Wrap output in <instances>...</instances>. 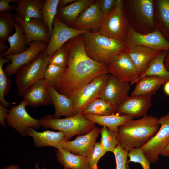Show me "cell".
Returning <instances> with one entry per match:
<instances>
[{
	"mask_svg": "<svg viewBox=\"0 0 169 169\" xmlns=\"http://www.w3.org/2000/svg\"><path fill=\"white\" fill-rule=\"evenodd\" d=\"M65 44L69 52L68 65L54 87L59 93L70 98L99 75L109 73L107 65L98 62L87 55L83 34L73 38Z\"/></svg>",
	"mask_w": 169,
	"mask_h": 169,
	"instance_id": "cell-1",
	"label": "cell"
},
{
	"mask_svg": "<svg viewBox=\"0 0 169 169\" xmlns=\"http://www.w3.org/2000/svg\"><path fill=\"white\" fill-rule=\"evenodd\" d=\"M160 125L159 118L152 115L128 121L118 128L117 135L119 144L128 151L141 148L156 134Z\"/></svg>",
	"mask_w": 169,
	"mask_h": 169,
	"instance_id": "cell-2",
	"label": "cell"
},
{
	"mask_svg": "<svg viewBox=\"0 0 169 169\" xmlns=\"http://www.w3.org/2000/svg\"><path fill=\"white\" fill-rule=\"evenodd\" d=\"M83 38L87 55L93 60L106 65L125 49V43L109 38L99 31H90L83 34Z\"/></svg>",
	"mask_w": 169,
	"mask_h": 169,
	"instance_id": "cell-3",
	"label": "cell"
},
{
	"mask_svg": "<svg viewBox=\"0 0 169 169\" xmlns=\"http://www.w3.org/2000/svg\"><path fill=\"white\" fill-rule=\"evenodd\" d=\"M123 1L129 25L134 30L146 34L156 29L154 21L153 0Z\"/></svg>",
	"mask_w": 169,
	"mask_h": 169,
	"instance_id": "cell-4",
	"label": "cell"
},
{
	"mask_svg": "<svg viewBox=\"0 0 169 169\" xmlns=\"http://www.w3.org/2000/svg\"><path fill=\"white\" fill-rule=\"evenodd\" d=\"M43 127L59 130L65 135L67 141L74 136L88 133L96 126V124L86 119L81 113L63 119L53 118L48 114L39 120Z\"/></svg>",
	"mask_w": 169,
	"mask_h": 169,
	"instance_id": "cell-5",
	"label": "cell"
},
{
	"mask_svg": "<svg viewBox=\"0 0 169 169\" xmlns=\"http://www.w3.org/2000/svg\"><path fill=\"white\" fill-rule=\"evenodd\" d=\"M52 56L45 50L28 64L21 67L16 74L15 81L18 95L23 96L27 91L35 83L44 79L46 69Z\"/></svg>",
	"mask_w": 169,
	"mask_h": 169,
	"instance_id": "cell-6",
	"label": "cell"
},
{
	"mask_svg": "<svg viewBox=\"0 0 169 169\" xmlns=\"http://www.w3.org/2000/svg\"><path fill=\"white\" fill-rule=\"evenodd\" d=\"M129 23L124 9L123 1L117 0L116 5L109 13L104 16L99 31L107 37L125 43Z\"/></svg>",
	"mask_w": 169,
	"mask_h": 169,
	"instance_id": "cell-7",
	"label": "cell"
},
{
	"mask_svg": "<svg viewBox=\"0 0 169 169\" xmlns=\"http://www.w3.org/2000/svg\"><path fill=\"white\" fill-rule=\"evenodd\" d=\"M110 75V74L99 75L70 98L73 104V116L81 113L86 106L99 98Z\"/></svg>",
	"mask_w": 169,
	"mask_h": 169,
	"instance_id": "cell-8",
	"label": "cell"
},
{
	"mask_svg": "<svg viewBox=\"0 0 169 169\" xmlns=\"http://www.w3.org/2000/svg\"><path fill=\"white\" fill-rule=\"evenodd\" d=\"M161 125L156 134L141 149L151 163L157 162L159 155L169 143V112L159 118Z\"/></svg>",
	"mask_w": 169,
	"mask_h": 169,
	"instance_id": "cell-9",
	"label": "cell"
},
{
	"mask_svg": "<svg viewBox=\"0 0 169 169\" xmlns=\"http://www.w3.org/2000/svg\"><path fill=\"white\" fill-rule=\"evenodd\" d=\"M107 66L109 73L121 82L129 83L131 85L140 79L134 63L124 50L114 57Z\"/></svg>",
	"mask_w": 169,
	"mask_h": 169,
	"instance_id": "cell-10",
	"label": "cell"
},
{
	"mask_svg": "<svg viewBox=\"0 0 169 169\" xmlns=\"http://www.w3.org/2000/svg\"><path fill=\"white\" fill-rule=\"evenodd\" d=\"M48 43L42 41H34L29 45L28 47L25 51L5 57L11 62L5 67V72L8 76L16 75L21 67L31 63L40 53L45 50Z\"/></svg>",
	"mask_w": 169,
	"mask_h": 169,
	"instance_id": "cell-11",
	"label": "cell"
},
{
	"mask_svg": "<svg viewBox=\"0 0 169 169\" xmlns=\"http://www.w3.org/2000/svg\"><path fill=\"white\" fill-rule=\"evenodd\" d=\"M53 27L50 38L45 49L47 54L51 56L70 39L90 31L80 30L69 27L62 22L57 15L54 19Z\"/></svg>",
	"mask_w": 169,
	"mask_h": 169,
	"instance_id": "cell-12",
	"label": "cell"
},
{
	"mask_svg": "<svg viewBox=\"0 0 169 169\" xmlns=\"http://www.w3.org/2000/svg\"><path fill=\"white\" fill-rule=\"evenodd\" d=\"M26 105L22 100L19 104L12 106L9 110L6 121L8 125L16 130L21 135H26L25 130L29 127L34 129L41 126L39 120L34 119L26 110Z\"/></svg>",
	"mask_w": 169,
	"mask_h": 169,
	"instance_id": "cell-13",
	"label": "cell"
},
{
	"mask_svg": "<svg viewBox=\"0 0 169 169\" xmlns=\"http://www.w3.org/2000/svg\"><path fill=\"white\" fill-rule=\"evenodd\" d=\"M125 42L169 52V41L157 29L151 32L142 34L136 31L129 25Z\"/></svg>",
	"mask_w": 169,
	"mask_h": 169,
	"instance_id": "cell-14",
	"label": "cell"
},
{
	"mask_svg": "<svg viewBox=\"0 0 169 169\" xmlns=\"http://www.w3.org/2000/svg\"><path fill=\"white\" fill-rule=\"evenodd\" d=\"M151 96L139 95L128 96L116 108V114L135 118L143 117L151 105Z\"/></svg>",
	"mask_w": 169,
	"mask_h": 169,
	"instance_id": "cell-15",
	"label": "cell"
},
{
	"mask_svg": "<svg viewBox=\"0 0 169 169\" xmlns=\"http://www.w3.org/2000/svg\"><path fill=\"white\" fill-rule=\"evenodd\" d=\"M131 85L129 83L121 82L110 74L99 98L109 102L116 108L129 96Z\"/></svg>",
	"mask_w": 169,
	"mask_h": 169,
	"instance_id": "cell-16",
	"label": "cell"
},
{
	"mask_svg": "<svg viewBox=\"0 0 169 169\" xmlns=\"http://www.w3.org/2000/svg\"><path fill=\"white\" fill-rule=\"evenodd\" d=\"M125 46L124 50L134 63L140 77L150 60L162 51L128 42L125 43Z\"/></svg>",
	"mask_w": 169,
	"mask_h": 169,
	"instance_id": "cell-17",
	"label": "cell"
},
{
	"mask_svg": "<svg viewBox=\"0 0 169 169\" xmlns=\"http://www.w3.org/2000/svg\"><path fill=\"white\" fill-rule=\"evenodd\" d=\"M13 16L23 29L27 45L35 41L49 43L50 37L48 30L42 20L37 18H32L29 20L25 21L16 14Z\"/></svg>",
	"mask_w": 169,
	"mask_h": 169,
	"instance_id": "cell-18",
	"label": "cell"
},
{
	"mask_svg": "<svg viewBox=\"0 0 169 169\" xmlns=\"http://www.w3.org/2000/svg\"><path fill=\"white\" fill-rule=\"evenodd\" d=\"M104 16L97 0L81 13L71 28L80 30L96 31L100 28Z\"/></svg>",
	"mask_w": 169,
	"mask_h": 169,
	"instance_id": "cell-19",
	"label": "cell"
},
{
	"mask_svg": "<svg viewBox=\"0 0 169 169\" xmlns=\"http://www.w3.org/2000/svg\"><path fill=\"white\" fill-rule=\"evenodd\" d=\"M26 135L32 137L33 139V146L41 147L49 146L57 149L64 148L67 139L62 132H55L49 130L42 132H38L31 127L26 129Z\"/></svg>",
	"mask_w": 169,
	"mask_h": 169,
	"instance_id": "cell-20",
	"label": "cell"
},
{
	"mask_svg": "<svg viewBox=\"0 0 169 169\" xmlns=\"http://www.w3.org/2000/svg\"><path fill=\"white\" fill-rule=\"evenodd\" d=\"M49 86L44 78L33 84L25 92L23 100L27 106L37 107L52 104Z\"/></svg>",
	"mask_w": 169,
	"mask_h": 169,
	"instance_id": "cell-21",
	"label": "cell"
},
{
	"mask_svg": "<svg viewBox=\"0 0 169 169\" xmlns=\"http://www.w3.org/2000/svg\"><path fill=\"white\" fill-rule=\"evenodd\" d=\"M100 131V129L96 127L86 134L79 136L73 141H66L64 148L75 155L86 157L96 144Z\"/></svg>",
	"mask_w": 169,
	"mask_h": 169,
	"instance_id": "cell-22",
	"label": "cell"
},
{
	"mask_svg": "<svg viewBox=\"0 0 169 169\" xmlns=\"http://www.w3.org/2000/svg\"><path fill=\"white\" fill-rule=\"evenodd\" d=\"M94 3L91 0H76L58 9L57 16L64 23L71 27L81 13Z\"/></svg>",
	"mask_w": 169,
	"mask_h": 169,
	"instance_id": "cell-23",
	"label": "cell"
},
{
	"mask_svg": "<svg viewBox=\"0 0 169 169\" xmlns=\"http://www.w3.org/2000/svg\"><path fill=\"white\" fill-rule=\"evenodd\" d=\"M156 29L169 41V0H153Z\"/></svg>",
	"mask_w": 169,
	"mask_h": 169,
	"instance_id": "cell-24",
	"label": "cell"
},
{
	"mask_svg": "<svg viewBox=\"0 0 169 169\" xmlns=\"http://www.w3.org/2000/svg\"><path fill=\"white\" fill-rule=\"evenodd\" d=\"M44 2V0H18L16 3V14L25 21L32 18L42 20V11Z\"/></svg>",
	"mask_w": 169,
	"mask_h": 169,
	"instance_id": "cell-25",
	"label": "cell"
},
{
	"mask_svg": "<svg viewBox=\"0 0 169 169\" xmlns=\"http://www.w3.org/2000/svg\"><path fill=\"white\" fill-rule=\"evenodd\" d=\"M49 92L52 104L55 109L53 118L58 119L61 116H73V104L71 100L58 92L54 87L49 86Z\"/></svg>",
	"mask_w": 169,
	"mask_h": 169,
	"instance_id": "cell-26",
	"label": "cell"
},
{
	"mask_svg": "<svg viewBox=\"0 0 169 169\" xmlns=\"http://www.w3.org/2000/svg\"><path fill=\"white\" fill-rule=\"evenodd\" d=\"M55 151L57 160L64 169H89L86 157L75 155L64 148Z\"/></svg>",
	"mask_w": 169,
	"mask_h": 169,
	"instance_id": "cell-27",
	"label": "cell"
},
{
	"mask_svg": "<svg viewBox=\"0 0 169 169\" xmlns=\"http://www.w3.org/2000/svg\"><path fill=\"white\" fill-rule=\"evenodd\" d=\"M161 78L153 76L141 77L131 93V96L152 95L155 94L162 85L168 81Z\"/></svg>",
	"mask_w": 169,
	"mask_h": 169,
	"instance_id": "cell-28",
	"label": "cell"
},
{
	"mask_svg": "<svg viewBox=\"0 0 169 169\" xmlns=\"http://www.w3.org/2000/svg\"><path fill=\"white\" fill-rule=\"evenodd\" d=\"M83 115L88 120L97 123L100 126H105L116 134L119 126L128 121L134 119L130 116L120 115L116 113L105 116H97L88 114Z\"/></svg>",
	"mask_w": 169,
	"mask_h": 169,
	"instance_id": "cell-29",
	"label": "cell"
},
{
	"mask_svg": "<svg viewBox=\"0 0 169 169\" xmlns=\"http://www.w3.org/2000/svg\"><path fill=\"white\" fill-rule=\"evenodd\" d=\"M14 33L8 38V41L9 47L8 49L1 54L3 57L17 54L26 50L27 47L26 38L23 29L20 24L16 21L14 24Z\"/></svg>",
	"mask_w": 169,
	"mask_h": 169,
	"instance_id": "cell-30",
	"label": "cell"
},
{
	"mask_svg": "<svg viewBox=\"0 0 169 169\" xmlns=\"http://www.w3.org/2000/svg\"><path fill=\"white\" fill-rule=\"evenodd\" d=\"M168 52L162 51L158 55L151 59L147 64L144 73L140 78L146 76H153L169 80V71L164 63L165 58Z\"/></svg>",
	"mask_w": 169,
	"mask_h": 169,
	"instance_id": "cell-31",
	"label": "cell"
},
{
	"mask_svg": "<svg viewBox=\"0 0 169 169\" xmlns=\"http://www.w3.org/2000/svg\"><path fill=\"white\" fill-rule=\"evenodd\" d=\"M116 111V108L110 103L99 98L86 106L81 114L105 116L115 114Z\"/></svg>",
	"mask_w": 169,
	"mask_h": 169,
	"instance_id": "cell-32",
	"label": "cell"
},
{
	"mask_svg": "<svg viewBox=\"0 0 169 169\" xmlns=\"http://www.w3.org/2000/svg\"><path fill=\"white\" fill-rule=\"evenodd\" d=\"M59 0H45L42 11V21L47 27L50 37L53 31V24L57 15Z\"/></svg>",
	"mask_w": 169,
	"mask_h": 169,
	"instance_id": "cell-33",
	"label": "cell"
},
{
	"mask_svg": "<svg viewBox=\"0 0 169 169\" xmlns=\"http://www.w3.org/2000/svg\"><path fill=\"white\" fill-rule=\"evenodd\" d=\"M10 60L4 58L0 54V104L4 107H9V103L5 99L4 97L8 94L12 81L3 69V65L5 63H10Z\"/></svg>",
	"mask_w": 169,
	"mask_h": 169,
	"instance_id": "cell-34",
	"label": "cell"
},
{
	"mask_svg": "<svg viewBox=\"0 0 169 169\" xmlns=\"http://www.w3.org/2000/svg\"><path fill=\"white\" fill-rule=\"evenodd\" d=\"M16 22L11 12H0V40L4 42L12 35Z\"/></svg>",
	"mask_w": 169,
	"mask_h": 169,
	"instance_id": "cell-35",
	"label": "cell"
},
{
	"mask_svg": "<svg viewBox=\"0 0 169 169\" xmlns=\"http://www.w3.org/2000/svg\"><path fill=\"white\" fill-rule=\"evenodd\" d=\"M101 135L100 142L106 152H113L119 144L117 134L105 126H102L100 129Z\"/></svg>",
	"mask_w": 169,
	"mask_h": 169,
	"instance_id": "cell-36",
	"label": "cell"
},
{
	"mask_svg": "<svg viewBox=\"0 0 169 169\" xmlns=\"http://www.w3.org/2000/svg\"><path fill=\"white\" fill-rule=\"evenodd\" d=\"M66 68L49 64L46 69L44 77L47 84L54 87L64 74Z\"/></svg>",
	"mask_w": 169,
	"mask_h": 169,
	"instance_id": "cell-37",
	"label": "cell"
},
{
	"mask_svg": "<svg viewBox=\"0 0 169 169\" xmlns=\"http://www.w3.org/2000/svg\"><path fill=\"white\" fill-rule=\"evenodd\" d=\"M69 52L65 44L59 48L51 57L49 64L62 67H67Z\"/></svg>",
	"mask_w": 169,
	"mask_h": 169,
	"instance_id": "cell-38",
	"label": "cell"
},
{
	"mask_svg": "<svg viewBox=\"0 0 169 169\" xmlns=\"http://www.w3.org/2000/svg\"><path fill=\"white\" fill-rule=\"evenodd\" d=\"M106 153L101 142H96L86 156L89 169H98V162Z\"/></svg>",
	"mask_w": 169,
	"mask_h": 169,
	"instance_id": "cell-39",
	"label": "cell"
},
{
	"mask_svg": "<svg viewBox=\"0 0 169 169\" xmlns=\"http://www.w3.org/2000/svg\"><path fill=\"white\" fill-rule=\"evenodd\" d=\"M129 163L133 162L140 164L143 169H150V162L145 155L141 148L133 149L129 151Z\"/></svg>",
	"mask_w": 169,
	"mask_h": 169,
	"instance_id": "cell-40",
	"label": "cell"
},
{
	"mask_svg": "<svg viewBox=\"0 0 169 169\" xmlns=\"http://www.w3.org/2000/svg\"><path fill=\"white\" fill-rule=\"evenodd\" d=\"M129 151L122 148L120 144L113 153L115 156L116 169H130L128 157Z\"/></svg>",
	"mask_w": 169,
	"mask_h": 169,
	"instance_id": "cell-41",
	"label": "cell"
},
{
	"mask_svg": "<svg viewBox=\"0 0 169 169\" xmlns=\"http://www.w3.org/2000/svg\"><path fill=\"white\" fill-rule=\"evenodd\" d=\"M100 9L104 15L110 13L115 7L117 0H98Z\"/></svg>",
	"mask_w": 169,
	"mask_h": 169,
	"instance_id": "cell-42",
	"label": "cell"
},
{
	"mask_svg": "<svg viewBox=\"0 0 169 169\" xmlns=\"http://www.w3.org/2000/svg\"><path fill=\"white\" fill-rule=\"evenodd\" d=\"M18 0H0V12H11L15 10L17 6L10 5L11 3H16Z\"/></svg>",
	"mask_w": 169,
	"mask_h": 169,
	"instance_id": "cell-43",
	"label": "cell"
},
{
	"mask_svg": "<svg viewBox=\"0 0 169 169\" xmlns=\"http://www.w3.org/2000/svg\"><path fill=\"white\" fill-rule=\"evenodd\" d=\"M9 110L0 105V124L3 127H6V119Z\"/></svg>",
	"mask_w": 169,
	"mask_h": 169,
	"instance_id": "cell-44",
	"label": "cell"
},
{
	"mask_svg": "<svg viewBox=\"0 0 169 169\" xmlns=\"http://www.w3.org/2000/svg\"><path fill=\"white\" fill-rule=\"evenodd\" d=\"M76 0H59L58 9L65 7L74 2Z\"/></svg>",
	"mask_w": 169,
	"mask_h": 169,
	"instance_id": "cell-45",
	"label": "cell"
},
{
	"mask_svg": "<svg viewBox=\"0 0 169 169\" xmlns=\"http://www.w3.org/2000/svg\"><path fill=\"white\" fill-rule=\"evenodd\" d=\"M5 42L0 40V54L6 51L9 48L8 46L5 44Z\"/></svg>",
	"mask_w": 169,
	"mask_h": 169,
	"instance_id": "cell-46",
	"label": "cell"
},
{
	"mask_svg": "<svg viewBox=\"0 0 169 169\" xmlns=\"http://www.w3.org/2000/svg\"><path fill=\"white\" fill-rule=\"evenodd\" d=\"M160 155L164 156H169V143L163 150Z\"/></svg>",
	"mask_w": 169,
	"mask_h": 169,
	"instance_id": "cell-47",
	"label": "cell"
},
{
	"mask_svg": "<svg viewBox=\"0 0 169 169\" xmlns=\"http://www.w3.org/2000/svg\"><path fill=\"white\" fill-rule=\"evenodd\" d=\"M163 90L165 94L169 96V80L164 84Z\"/></svg>",
	"mask_w": 169,
	"mask_h": 169,
	"instance_id": "cell-48",
	"label": "cell"
},
{
	"mask_svg": "<svg viewBox=\"0 0 169 169\" xmlns=\"http://www.w3.org/2000/svg\"><path fill=\"white\" fill-rule=\"evenodd\" d=\"M164 63L166 67L169 71V52H168L165 58Z\"/></svg>",
	"mask_w": 169,
	"mask_h": 169,
	"instance_id": "cell-49",
	"label": "cell"
},
{
	"mask_svg": "<svg viewBox=\"0 0 169 169\" xmlns=\"http://www.w3.org/2000/svg\"><path fill=\"white\" fill-rule=\"evenodd\" d=\"M2 169H20V168L18 165L13 164L9 165L6 167H4Z\"/></svg>",
	"mask_w": 169,
	"mask_h": 169,
	"instance_id": "cell-50",
	"label": "cell"
},
{
	"mask_svg": "<svg viewBox=\"0 0 169 169\" xmlns=\"http://www.w3.org/2000/svg\"><path fill=\"white\" fill-rule=\"evenodd\" d=\"M35 169H45V168L44 167H43L42 168L40 169L39 168L38 165V162H37L35 165Z\"/></svg>",
	"mask_w": 169,
	"mask_h": 169,
	"instance_id": "cell-51",
	"label": "cell"
},
{
	"mask_svg": "<svg viewBox=\"0 0 169 169\" xmlns=\"http://www.w3.org/2000/svg\"><path fill=\"white\" fill-rule=\"evenodd\" d=\"M130 169H131L130 168ZM134 169H136V168H134Z\"/></svg>",
	"mask_w": 169,
	"mask_h": 169,
	"instance_id": "cell-52",
	"label": "cell"
}]
</instances>
